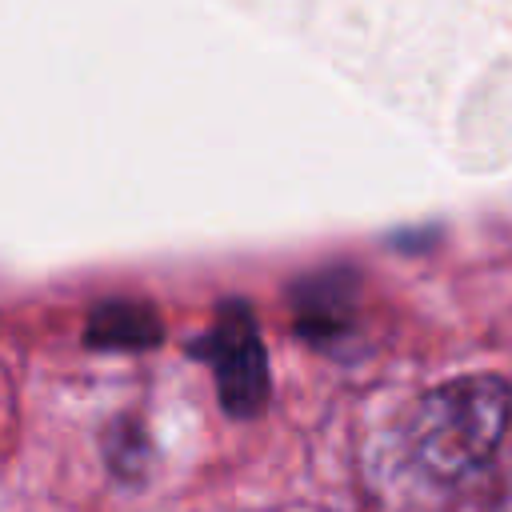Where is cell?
I'll list each match as a JSON object with an SVG mask.
<instances>
[{"mask_svg":"<svg viewBox=\"0 0 512 512\" xmlns=\"http://www.w3.org/2000/svg\"><path fill=\"white\" fill-rule=\"evenodd\" d=\"M512 392L496 376H464L428 392L400 432L408 472L428 488H452L480 472L500 448Z\"/></svg>","mask_w":512,"mask_h":512,"instance_id":"cell-1","label":"cell"},{"mask_svg":"<svg viewBox=\"0 0 512 512\" xmlns=\"http://www.w3.org/2000/svg\"><path fill=\"white\" fill-rule=\"evenodd\" d=\"M212 372H216V388L220 400L232 416H256L268 404V360H264V344L260 332L252 324V312L244 304H228L212 332L200 340L196 348Z\"/></svg>","mask_w":512,"mask_h":512,"instance_id":"cell-2","label":"cell"},{"mask_svg":"<svg viewBox=\"0 0 512 512\" xmlns=\"http://www.w3.org/2000/svg\"><path fill=\"white\" fill-rule=\"evenodd\" d=\"M88 340L100 348H148L160 340V320L152 308L132 300L100 304L88 320Z\"/></svg>","mask_w":512,"mask_h":512,"instance_id":"cell-3","label":"cell"},{"mask_svg":"<svg viewBox=\"0 0 512 512\" xmlns=\"http://www.w3.org/2000/svg\"><path fill=\"white\" fill-rule=\"evenodd\" d=\"M344 288L336 284V276L328 284H308L300 292V332L320 336V332H336L344 324Z\"/></svg>","mask_w":512,"mask_h":512,"instance_id":"cell-4","label":"cell"},{"mask_svg":"<svg viewBox=\"0 0 512 512\" xmlns=\"http://www.w3.org/2000/svg\"><path fill=\"white\" fill-rule=\"evenodd\" d=\"M500 512H512V492L504 496V504H500Z\"/></svg>","mask_w":512,"mask_h":512,"instance_id":"cell-5","label":"cell"}]
</instances>
